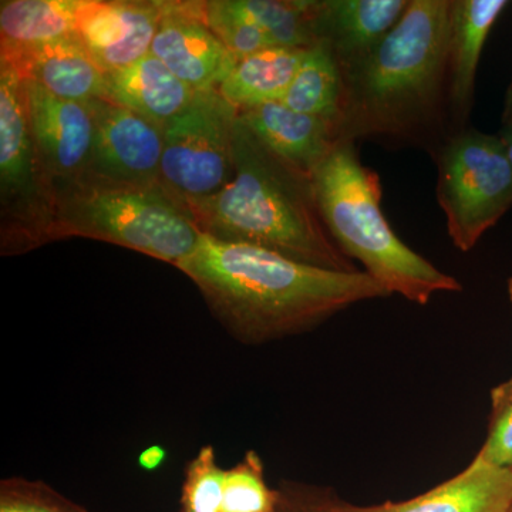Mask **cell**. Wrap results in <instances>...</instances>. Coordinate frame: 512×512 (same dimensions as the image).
<instances>
[{
	"mask_svg": "<svg viewBox=\"0 0 512 512\" xmlns=\"http://www.w3.org/2000/svg\"><path fill=\"white\" fill-rule=\"evenodd\" d=\"M239 110L218 89L194 100L164 128L161 183L184 201L222 190L234 175V138Z\"/></svg>",
	"mask_w": 512,
	"mask_h": 512,
	"instance_id": "obj_8",
	"label": "cell"
},
{
	"mask_svg": "<svg viewBox=\"0 0 512 512\" xmlns=\"http://www.w3.org/2000/svg\"><path fill=\"white\" fill-rule=\"evenodd\" d=\"M286 505L291 512H323L316 500L315 491H306L302 488H288L282 491Z\"/></svg>",
	"mask_w": 512,
	"mask_h": 512,
	"instance_id": "obj_28",
	"label": "cell"
},
{
	"mask_svg": "<svg viewBox=\"0 0 512 512\" xmlns=\"http://www.w3.org/2000/svg\"><path fill=\"white\" fill-rule=\"evenodd\" d=\"M56 191L55 241L97 239L177 266L202 237L183 198L161 181L130 183L86 173Z\"/></svg>",
	"mask_w": 512,
	"mask_h": 512,
	"instance_id": "obj_5",
	"label": "cell"
},
{
	"mask_svg": "<svg viewBox=\"0 0 512 512\" xmlns=\"http://www.w3.org/2000/svg\"><path fill=\"white\" fill-rule=\"evenodd\" d=\"M96 123L87 173L130 183L161 181L164 130L106 99L90 101Z\"/></svg>",
	"mask_w": 512,
	"mask_h": 512,
	"instance_id": "obj_11",
	"label": "cell"
},
{
	"mask_svg": "<svg viewBox=\"0 0 512 512\" xmlns=\"http://www.w3.org/2000/svg\"><path fill=\"white\" fill-rule=\"evenodd\" d=\"M165 457H167V453H165L163 447L151 446L141 451L140 456H138V464L144 470L154 471L164 463Z\"/></svg>",
	"mask_w": 512,
	"mask_h": 512,
	"instance_id": "obj_29",
	"label": "cell"
},
{
	"mask_svg": "<svg viewBox=\"0 0 512 512\" xmlns=\"http://www.w3.org/2000/svg\"><path fill=\"white\" fill-rule=\"evenodd\" d=\"M184 202L207 237L254 245L329 271H359L330 237L312 175L276 156L239 119L231 180L210 197Z\"/></svg>",
	"mask_w": 512,
	"mask_h": 512,
	"instance_id": "obj_3",
	"label": "cell"
},
{
	"mask_svg": "<svg viewBox=\"0 0 512 512\" xmlns=\"http://www.w3.org/2000/svg\"><path fill=\"white\" fill-rule=\"evenodd\" d=\"M410 0H323L316 9L318 45L340 67L369 55L399 23Z\"/></svg>",
	"mask_w": 512,
	"mask_h": 512,
	"instance_id": "obj_16",
	"label": "cell"
},
{
	"mask_svg": "<svg viewBox=\"0 0 512 512\" xmlns=\"http://www.w3.org/2000/svg\"><path fill=\"white\" fill-rule=\"evenodd\" d=\"M313 185L330 237L389 295L424 306L437 293L463 291L454 276L397 237L383 212L379 174L360 161L356 143L343 141L315 171Z\"/></svg>",
	"mask_w": 512,
	"mask_h": 512,
	"instance_id": "obj_4",
	"label": "cell"
},
{
	"mask_svg": "<svg viewBox=\"0 0 512 512\" xmlns=\"http://www.w3.org/2000/svg\"><path fill=\"white\" fill-rule=\"evenodd\" d=\"M232 8L255 23L272 45L309 49L318 45V2L306 0H229Z\"/></svg>",
	"mask_w": 512,
	"mask_h": 512,
	"instance_id": "obj_22",
	"label": "cell"
},
{
	"mask_svg": "<svg viewBox=\"0 0 512 512\" xmlns=\"http://www.w3.org/2000/svg\"><path fill=\"white\" fill-rule=\"evenodd\" d=\"M291 110L339 124L343 104L342 70L328 47H309L284 99Z\"/></svg>",
	"mask_w": 512,
	"mask_h": 512,
	"instance_id": "obj_21",
	"label": "cell"
},
{
	"mask_svg": "<svg viewBox=\"0 0 512 512\" xmlns=\"http://www.w3.org/2000/svg\"><path fill=\"white\" fill-rule=\"evenodd\" d=\"M195 93L151 53L124 69L107 73L106 100L163 130L190 106Z\"/></svg>",
	"mask_w": 512,
	"mask_h": 512,
	"instance_id": "obj_18",
	"label": "cell"
},
{
	"mask_svg": "<svg viewBox=\"0 0 512 512\" xmlns=\"http://www.w3.org/2000/svg\"><path fill=\"white\" fill-rule=\"evenodd\" d=\"M151 55L195 92L220 89L238 63L237 57L205 25L201 3H167Z\"/></svg>",
	"mask_w": 512,
	"mask_h": 512,
	"instance_id": "obj_12",
	"label": "cell"
},
{
	"mask_svg": "<svg viewBox=\"0 0 512 512\" xmlns=\"http://www.w3.org/2000/svg\"><path fill=\"white\" fill-rule=\"evenodd\" d=\"M451 0H410L406 12L363 59L340 67L343 141L419 147L436 158L453 136L448 111Z\"/></svg>",
	"mask_w": 512,
	"mask_h": 512,
	"instance_id": "obj_2",
	"label": "cell"
},
{
	"mask_svg": "<svg viewBox=\"0 0 512 512\" xmlns=\"http://www.w3.org/2000/svg\"><path fill=\"white\" fill-rule=\"evenodd\" d=\"M323 512H507L512 503V470L477 456L461 473L427 493L400 503L355 505L315 493Z\"/></svg>",
	"mask_w": 512,
	"mask_h": 512,
	"instance_id": "obj_13",
	"label": "cell"
},
{
	"mask_svg": "<svg viewBox=\"0 0 512 512\" xmlns=\"http://www.w3.org/2000/svg\"><path fill=\"white\" fill-rule=\"evenodd\" d=\"M77 0H9L0 8L2 55L76 36Z\"/></svg>",
	"mask_w": 512,
	"mask_h": 512,
	"instance_id": "obj_20",
	"label": "cell"
},
{
	"mask_svg": "<svg viewBox=\"0 0 512 512\" xmlns=\"http://www.w3.org/2000/svg\"><path fill=\"white\" fill-rule=\"evenodd\" d=\"M175 268L197 285L229 335L247 345L308 332L350 306L390 296L365 271H329L207 235Z\"/></svg>",
	"mask_w": 512,
	"mask_h": 512,
	"instance_id": "obj_1",
	"label": "cell"
},
{
	"mask_svg": "<svg viewBox=\"0 0 512 512\" xmlns=\"http://www.w3.org/2000/svg\"><path fill=\"white\" fill-rule=\"evenodd\" d=\"M434 160L448 237L458 251H471L511 210L510 160L498 134L467 128L448 138Z\"/></svg>",
	"mask_w": 512,
	"mask_h": 512,
	"instance_id": "obj_7",
	"label": "cell"
},
{
	"mask_svg": "<svg viewBox=\"0 0 512 512\" xmlns=\"http://www.w3.org/2000/svg\"><path fill=\"white\" fill-rule=\"evenodd\" d=\"M201 16L205 25L238 60L275 47L255 23L232 8L229 0L201 3Z\"/></svg>",
	"mask_w": 512,
	"mask_h": 512,
	"instance_id": "obj_24",
	"label": "cell"
},
{
	"mask_svg": "<svg viewBox=\"0 0 512 512\" xmlns=\"http://www.w3.org/2000/svg\"><path fill=\"white\" fill-rule=\"evenodd\" d=\"M508 5L507 0H451L447 76L453 136L466 130L485 43Z\"/></svg>",
	"mask_w": 512,
	"mask_h": 512,
	"instance_id": "obj_14",
	"label": "cell"
},
{
	"mask_svg": "<svg viewBox=\"0 0 512 512\" xmlns=\"http://www.w3.org/2000/svg\"><path fill=\"white\" fill-rule=\"evenodd\" d=\"M25 84L37 150L56 188L72 183L86 174L92 164L96 140L92 106L59 99L30 80H25Z\"/></svg>",
	"mask_w": 512,
	"mask_h": 512,
	"instance_id": "obj_10",
	"label": "cell"
},
{
	"mask_svg": "<svg viewBox=\"0 0 512 512\" xmlns=\"http://www.w3.org/2000/svg\"><path fill=\"white\" fill-rule=\"evenodd\" d=\"M477 457L491 466L512 470V376L491 390L488 433Z\"/></svg>",
	"mask_w": 512,
	"mask_h": 512,
	"instance_id": "obj_27",
	"label": "cell"
},
{
	"mask_svg": "<svg viewBox=\"0 0 512 512\" xmlns=\"http://www.w3.org/2000/svg\"><path fill=\"white\" fill-rule=\"evenodd\" d=\"M0 512H90L43 481L10 477L0 483Z\"/></svg>",
	"mask_w": 512,
	"mask_h": 512,
	"instance_id": "obj_26",
	"label": "cell"
},
{
	"mask_svg": "<svg viewBox=\"0 0 512 512\" xmlns=\"http://www.w3.org/2000/svg\"><path fill=\"white\" fill-rule=\"evenodd\" d=\"M507 293H508V299H510V302L512 303V278L508 279Z\"/></svg>",
	"mask_w": 512,
	"mask_h": 512,
	"instance_id": "obj_33",
	"label": "cell"
},
{
	"mask_svg": "<svg viewBox=\"0 0 512 512\" xmlns=\"http://www.w3.org/2000/svg\"><path fill=\"white\" fill-rule=\"evenodd\" d=\"M498 137H500L501 143H503L505 153H507L508 160H510L512 167V124L504 126L503 130L498 133Z\"/></svg>",
	"mask_w": 512,
	"mask_h": 512,
	"instance_id": "obj_30",
	"label": "cell"
},
{
	"mask_svg": "<svg viewBox=\"0 0 512 512\" xmlns=\"http://www.w3.org/2000/svg\"><path fill=\"white\" fill-rule=\"evenodd\" d=\"M227 470L218 466L214 446H205L187 464L181 512H222Z\"/></svg>",
	"mask_w": 512,
	"mask_h": 512,
	"instance_id": "obj_25",
	"label": "cell"
},
{
	"mask_svg": "<svg viewBox=\"0 0 512 512\" xmlns=\"http://www.w3.org/2000/svg\"><path fill=\"white\" fill-rule=\"evenodd\" d=\"M238 119L276 156L312 177L343 143L336 121L298 113L279 101L239 110Z\"/></svg>",
	"mask_w": 512,
	"mask_h": 512,
	"instance_id": "obj_15",
	"label": "cell"
},
{
	"mask_svg": "<svg viewBox=\"0 0 512 512\" xmlns=\"http://www.w3.org/2000/svg\"><path fill=\"white\" fill-rule=\"evenodd\" d=\"M281 504L282 491L266 484L264 464L255 451L227 470L222 512H276Z\"/></svg>",
	"mask_w": 512,
	"mask_h": 512,
	"instance_id": "obj_23",
	"label": "cell"
},
{
	"mask_svg": "<svg viewBox=\"0 0 512 512\" xmlns=\"http://www.w3.org/2000/svg\"><path fill=\"white\" fill-rule=\"evenodd\" d=\"M167 3L77 0L76 36L97 66L111 73L150 55Z\"/></svg>",
	"mask_w": 512,
	"mask_h": 512,
	"instance_id": "obj_9",
	"label": "cell"
},
{
	"mask_svg": "<svg viewBox=\"0 0 512 512\" xmlns=\"http://www.w3.org/2000/svg\"><path fill=\"white\" fill-rule=\"evenodd\" d=\"M20 76L67 101L90 103L106 99L107 73L84 49L77 36L49 45L2 55Z\"/></svg>",
	"mask_w": 512,
	"mask_h": 512,
	"instance_id": "obj_17",
	"label": "cell"
},
{
	"mask_svg": "<svg viewBox=\"0 0 512 512\" xmlns=\"http://www.w3.org/2000/svg\"><path fill=\"white\" fill-rule=\"evenodd\" d=\"M504 126L512 123V80L508 87L507 97H505V107L503 116Z\"/></svg>",
	"mask_w": 512,
	"mask_h": 512,
	"instance_id": "obj_31",
	"label": "cell"
},
{
	"mask_svg": "<svg viewBox=\"0 0 512 512\" xmlns=\"http://www.w3.org/2000/svg\"><path fill=\"white\" fill-rule=\"evenodd\" d=\"M0 198L2 255L55 241L57 191L30 128L26 84L0 60Z\"/></svg>",
	"mask_w": 512,
	"mask_h": 512,
	"instance_id": "obj_6",
	"label": "cell"
},
{
	"mask_svg": "<svg viewBox=\"0 0 512 512\" xmlns=\"http://www.w3.org/2000/svg\"><path fill=\"white\" fill-rule=\"evenodd\" d=\"M276 512H291V511H289L288 505H286L284 494H282L281 508H279V510Z\"/></svg>",
	"mask_w": 512,
	"mask_h": 512,
	"instance_id": "obj_32",
	"label": "cell"
},
{
	"mask_svg": "<svg viewBox=\"0 0 512 512\" xmlns=\"http://www.w3.org/2000/svg\"><path fill=\"white\" fill-rule=\"evenodd\" d=\"M306 50L275 46L244 57L218 90L238 110L282 101Z\"/></svg>",
	"mask_w": 512,
	"mask_h": 512,
	"instance_id": "obj_19",
	"label": "cell"
},
{
	"mask_svg": "<svg viewBox=\"0 0 512 512\" xmlns=\"http://www.w3.org/2000/svg\"><path fill=\"white\" fill-rule=\"evenodd\" d=\"M507 512H512V503L510 505V508H508V511Z\"/></svg>",
	"mask_w": 512,
	"mask_h": 512,
	"instance_id": "obj_34",
	"label": "cell"
},
{
	"mask_svg": "<svg viewBox=\"0 0 512 512\" xmlns=\"http://www.w3.org/2000/svg\"><path fill=\"white\" fill-rule=\"evenodd\" d=\"M512 124V123H511Z\"/></svg>",
	"mask_w": 512,
	"mask_h": 512,
	"instance_id": "obj_35",
	"label": "cell"
}]
</instances>
